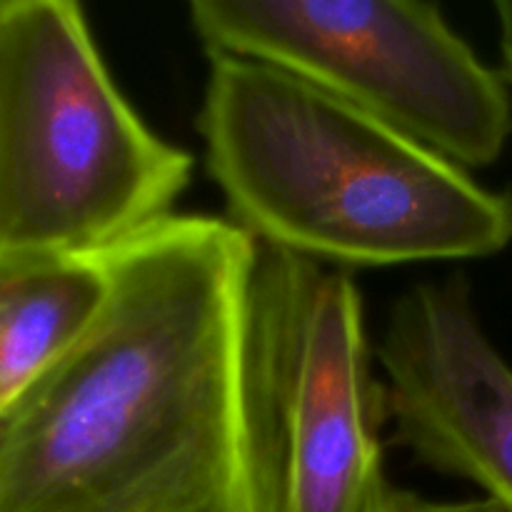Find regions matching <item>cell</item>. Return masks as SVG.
I'll list each match as a JSON object with an SVG mask.
<instances>
[{"label":"cell","mask_w":512,"mask_h":512,"mask_svg":"<svg viewBox=\"0 0 512 512\" xmlns=\"http://www.w3.org/2000/svg\"><path fill=\"white\" fill-rule=\"evenodd\" d=\"M103 260L95 323L0 415V512H283L263 243L173 213Z\"/></svg>","instance_id":"6da1fadb"},{"label":"cell","mask_w":512,"mask_h":512,"mask_svg":"<svg viewBox=\"0 0 512 512\" xmlns=\"http://www.w3.org/2000/svg\"><path fill=\"white\" fill-rule=\"evenodd\" d=\"M230 220L330 268L483 260L512 243V193L318 85L210 55L198 113Z\"/></svg>","instance_id":"7a4b0ae2"},{"label":"cell","mask_w":512,"mask_h":512,"mask_svg":"<svg viewBox=\"0 0 512 512\" xmlns=\"http://www.w3.org/2000/svg\"><path fill=\"white\" fill-rule=\"evenodd\" d=\"M193 155L145 125L73 0H0V250L100 255L173 215Z\"/></svg>","instance_id":"3957f363"},{"label":"cell","mask_w":512,"mask_h":512,"mask_svg":"<svg viewBox=\"0 0 512 512\" xmlns=\"http://www.w3.org/2000/svg\"><path fill=\"white\" fill-rule=\"evenodd\" d=\"M208 55L260 60L435 150L460 168L498 163L512 98L443 10L420 0H195Z\"/></svg>","instance_id":"277c9868"},{"label":"cell","mask_w":512,"mask_h":512,"mask_svg":"<svg viewBox=\"0 0 512 512\" xmlns=\"http://www.w3.org/2000/svg\"><path fill=\"white\" fill-rule=\"evenodd\" d=\"M268 343L283 435V512H368L388 423L363 298L348 270L263 245Z\"/></svg>","instance_id":"5b68a950"},{"label":"cell","mask_w":512,"mask_h":512,"mask_svg":"<svg viewBox=\"0 0 512 512\" xmlns=\"http://www.w3.org/2000/svg\"><path fill=\"white\" fill-rule=\"evenodd\" d=\"M378 363L395 443L512 512V368L485 333L468 280L453 275L395 298Z\"/></svg>","instance_id":"8992f818"},{"label":"cell","mask_w":512,"mask_h":512,"mask_svg":"<svg viewBox=\"0 0 512 512\" xmlns=\"http://www.w3.org/2000/svg\"><path fill=\"white\" fill-rule=\"evenodd\" d=\"M105 300L103 253L0 250V415L88 333Z\"/></svg>","instance_id":"52a82bcc"},{"label":"cell","mask_w":512,"mask_h":512,"mask_svg":"<svg viewBox=\"0 0 512 512\" xmlns=\"http://www.w3.org/2000/svg\"><path fill=\"white\" fill-rule=\"evenodd\" d=\"M368 512H505L500 505L485 500H433L385 480L370 503Z\"/></svg>","instance_id":"ba28073f"},{"label":"cell","mask_w":512,"mask_h":512,"mask_svg":"<svg viewBox=\"0 0 512 512\" xmlns=\"http://www.w3.org/2000/svg\"><path fill=\"white\" fill-rule=\"evenodd\" d=\"M495 10V25H498V48L500 60H503V78L508 80L512 88V0H498L493 5Z\"/></svg>","instance_id":"9c48e42d"}]
</instances>
